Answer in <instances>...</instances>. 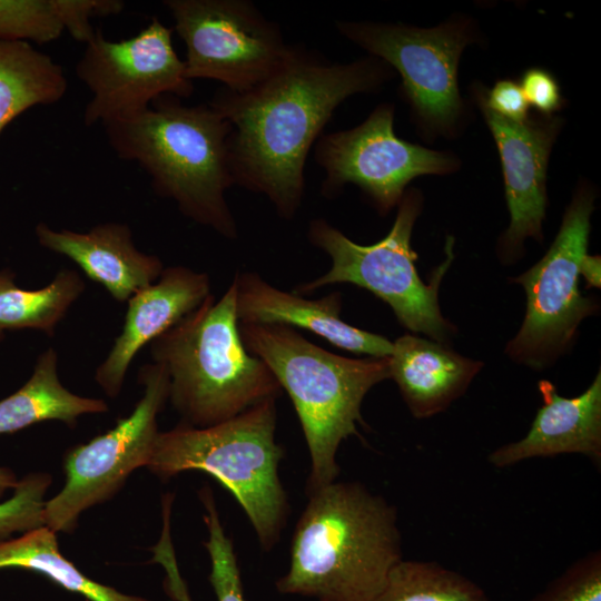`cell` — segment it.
Returning a JSON list of instances; mask_svg holds the SVG:
<instances>
[{"label": "cell", "mask_w": 601, "mask_h": 601, "mask_svg": "<svg viewBox=\"0 0 601 601\" xmlns=\"http://www.w3.org/2000/svg\"><path fill=\"white\" fill-rule=\"evenodd\" d=\"M276 590L316 601H375L401 561L396 509L358 482L308 493Z\"/></svg>", "instance_id": "2"}, {"label": "cell", "mask_w": 601, "mask_h": 601, "mask_svg": "<svg viewBox=\"0 0 601 601\" xmlns=\"http://www.w3.org/2000/svg\"><path fill=\"white\" fill-rule=\"evenodd\" d=\"M276 421V398H267L216 425L180 423L159 432L147 467L162 480L187 471L210 474L234 495L268 552L288 514L278 475L284 450L275 439Z\"/></svg>", "instance_id": "6"}, {"label": "cell", "mask_w": 601, "mask_h": 601, "mask_svg": "<svg viewBox=\"0 0 601 601\" xmlns=\"http://www.w3.org/2000/svg\"><path fill=\"white\" fill-rule=\"evenodd\" d=\"M580 275L583 276L587 287H600L601 257L599 255H585L581 262Z\"/></svg>", "instance_id": "32"}, {"label": "cell", "mask_w": 601, "mask_h": 601, "mask_svg": "<svg viewBox=\"0 0 601 601\" xmlns=\"http://www.w3.org/2000/svg\"><path fill=\"white\" fill-rule=\"evenodd\" d=\"M57 367L58 355L50 347L39 355L26 384L0 401V435L50 420L75 427L79 416L108 411L105 401L79 396L67 390L59 380Z\"/></svg>", "instance_id": "21"}, {"label": "cell", "mask_w": 601, "mask_h": 601, "mask_svg": "<svg viewBox=\"0 0 601 601\" xmlns=\"http://www.w3.org/2000/svg\"><path fill=\"white\" fill-rule=\"evenodd\" d=\"M198 495L205 509L204 522L208 530V540L204 543L210 559L208 580L216 599L217 601H247L234 544L221 524L213 491L205 485L199 490Z\"/></svg>", "instance_id": "26"}, {"label": "cell", "mask_w": 601, "mask_h": 601, "mask_svg": "<svg viewBox=\"0 0 601 601\" xmlns=\"http://www.w3.org/2000/svg\"><path fill=\"white\" fill-rule=\"evenodd\" d=\"M475 93L486 108L508 120L522 122L530 117V106L523 91L520 85L511 79L499 80L486 91L482 86H477Z\"/></svg>", "instance_id": "29"}, {"label": "cell", "mask_w": 601, "mask_h": 601, "mask_svg": "<svg viewBox=\"0 0 601 601\" xmlns=\"http://www.w3.org/2000/svg\"><path fill=\"white\" fill-rule=\"evenodd\" d=\"M152 562L160 564L166 573L164 589L167 594L175 601H193L179 572L173 541L168 538L160 539L152 548Z\"/></svg>", "instance_id": "31"}, {"label": "cell", "mask_w": 601, "mask_h": 601, "mask_svg": "<svg viewBox=\"0 0 601 601\" xmlns=\"http://www.w3.org/2000/svg\"><path fill=\"white\" fill-rule=\"evenodd\" d=\"M388 359L390 378L416 418L445 411L464 394L483 365L442 343L408 334L393 343Z\"/></svg>", "instance_id": "19"}, {"label": "cell", "mask_w": 601, "mask_h": 601, "mask_svg": "<svg viewBox=\"0 0 601 601\" xmlns=\"http://www.w3.org/2000/svg\"><path fill=\"white\" fill-rule=\"evenodd\" d=\"M19 480L11 469L0 466V497L3 496L7 491L11 489L14 490Z\"/></svg>", "instance_id": "33"}, {"label": "cell", "mask_w": 601, "mask_h": 601, "mask_svg": "<svg viewBox=\"0 0 601 601\" xmlns=\"http://www.w3.org/2000/svg\"><path fill=\"white\" fill-rule=\"evenodd\" d=\"M375 601H490L467 577L434 561L401 560Z\"/></svg>", "instance_id": "25"}, {"label": "cell", "mask_w": 601, "mask_h": 601, "mask_svg": "<svg viewBox=\"0 0 601 601\" xmlns=\"http://www.w3.org/2000/svg\"><path fill=\"white\" fill-rule=\"evenodd\" d=\"M422 207V193L416 188L406 189L391 230L372 245L354 243L324 218L312 219L307 228L308 242L329 256L332 266L324 275L296 286L294 293L303 296L333 284L356 285L388 304L403 327L444 344L454 327L441 314L439 287L453 259L454 240L447 238V258L425 284L415 267L417 254L411 245Z\"/></svg>", "instance_id": "7"}, {"label": "cell", "mask_w": 601, "mask_h": 601, "mask_svg": "<svg viewBox=\"0 0 601 601\" xmlns=\"http://www.w3.org/2000/svg\"><path fill=\"white\" fill-rule=\"evenodd\" d=\"M238 327L246 349L267 365L294 404L311 459L307 493L336 481L338 447L359 435L363 400L390 378L388 356H341L284 325L239 322Z\"/></svg>", "instance_id": "4"}, {"label": "cell", "mask_w": 601, "mask_h": 601, "mask_svg": "<svg viewBox=\"0 0 601 601\" xmlns=\"http://www.w3.org/2000/svg\"><path fill=\"white\" fill-rule=\"evenodd\" d=\"M67 88L51 57L28 42L0 40V132L27 109L58 102Z\"/></svg>", "instance_id": "22"}, {"label": "cell", "mask_w": 601, "mask_h": 601, "mask_svg": "<svg viewBox=\"0 0 601 601\" xmlns=\"http://www.w3.org/2000/svg\"><path fill=\"white\" fill-rule=\"evenodd\" d=\"M36 236L42 247L70 258L120 303L155 283L164 270L157 256L137 249L126 224L105 223L79 233L39 223Z\"/></svg>", "instance_id": "18"}, {"label": "cell", "mask_w": 601, "mask_h": 601, "mask_svg": "<svg viewBox=\"0 0 601 601\" xmlns=\"http://www.w3.org/2000/svg\"><path fill=\"white\" fill-rule=\"evenodd\" d=\"M174 29L157 17L135 37L112 41L96 30L76 66L92 98L86 126H104L140 115L164 95L188 98L194 92L183 59L173 46Z\"/></svg>", "instance_id": "13"}, {"label": "cell", "mask_w": 601, "mask_h": 601, "mask_svg": "<svg viewBox=\"0 0 601 601\" xmlns=\"http://www.w3.org/2000/svg\"><path fill=\"white\" fill-rule=\"evenodd\" d=\"M10 270H0V337L7 331L37 329L52 336L56 326L86 288L73 269H61L47 286L23 289Z\"/></svg>", "instance_id": "24"}, {"label": "cell", "mask_w": 601, "mask_h": 601, "mask_svg": "<svg viewBox=\"0 0 601 601\" xmlns=\"http://www.w3.org/2000/svg\"><path fill=\"white\" fill-rule=\"evenodd\" d=\"M394 114V105L383 102L356 127L317 139L314 160L325 175L321 186L324 197L333 198L352 184L385 215L398 205L413 179L447 175L459 168L454 155L397 137Z\"/></svg>", "instance_id": "12"}, {"label": "cell", "mask_w": 601, "mask_h": 601, "mask_svg": "<svg viewBox=\"0 0 601 601\" xmlns=\"http://www.w3.org/2000/svg\"><path fill=\"white\" fill-rule=\"evenodd\" d=\"M394 75L373 56L337 62L294 43L256 86L218 89L208 104L231 125L235 185L265 196L280 218L293 219L305 195L307 156L336 108L354 95L380 90Z\"/></svg>", "instance_id": "1"}, {"label": "cell", "mask_w": 601, "mask_h": 601, "mask_svg": "<svg viewBox=\"0 0 601 601\" xmlns=\"http://www.w3.org/2000/svg\"><path fill=\"white\" fill-rule=\"evenodd\" d=\"M335 27L368 56L398 72L401 92L421 131L430 137L456 134L465 116L459 62L476 35L471 19L453 17L433 28L348 20H337Z\"/></svg>", "instance_id": "8"}, {"label": "cell", "mask_w": 601, "mask_h": 601, "mask_svg": "<svg viewBox=\"0 0 601 601\" xmlns=\"http://www.w3.org/2000/svg\"><path fill=\"white\" fill-rule=\"evenodd\" d=\"M238 325L233 282L219 299L210 294L150 343L154 363L168 373L169 401L183 423L216 425L280 395L267 365L246 349Z\"/></svg>", "instance_id": "5"}, {"label": "cell", "mask_w": 601, "mask_h": 601, "mask_svg": "<svg viewBox=\"0 0 601 601\" xmlns=\"http://www.w3.org/2000/svg\"><path fill=\"white\" fill-rule=\"evenodd\" d=\"M529 104L541 116H553L561 109L563 98L560 86L548 70L533 67L522 75L519 83Z\"/></svg>", "instance_id": "30"}, {"label": "cell", "mask_w": 601, "mask_h": 601, "mask_svg": "<svg viewBox=\"0 0 601 601\" xmlns=\"http://www.w3.org/2000/svg\"><path fill=\"white\" fill-rule=\"evenodd\" d=\"M476 100L500 154L510 225L500 237L497 248L501 258L510 262L521 255L525 239L540 242L543 238L546 170L562 119L538 115L514 122Z\"/></svg>", "instance_id": "14"}, {"label": "cell", "mask_w": 601, "mask_h": 601, "mask_svg": "<svg viewBox=\"0 0 601 601\" xmlns=\"http://www.w3.org/2000/svg\"><path fill=\"white\" fill-rule=\"evenodd\" d=\"M138 380L144 395L132 412L66 455L65 485L45 504V524L56 533L73 532L83 511L112 497L136 469L147 467L159 434L157 417L169 400V376L152 362Z\"/></svg>", "instance_id": "11"}, {"label": "cell", "mask_w": 601, "mask_h": 601, "mask_svg": "<svg viewBox=\"0 0 601 601\" xmlns=\"http://www.w3.org/2000/svg\"><path fill=\"white\" fill-rule=\"evenodd\" d=\"M105 129L117 156L138 162L157 195L173 199L184 216L220 236L238 237L225 197L235 186L231 125L209 104L186 106L180 98L164 95L140 115Z\"/></svg>", "instance_id": "3"}, {"label": "cell", "mask_w": 601, "mask_h": 601, "mask_svg": "<svg viewBox=\"0 0 601 601\" xmlns=\"http://www.w3.org/2000/svg\"><path fill=\"white\" fill-rule=\"evenodd\" d=\"M210 294L208 275L185 266L164 268L155 283L136 292L128 299L120 334L96 370L95 378L102 391L116 397L137 353L199 307Z\"/></svg>", "instance_id": "15"}, {"label": "cell", "mask_w": 601, "mask_h": 601, "mask_svg": "<svg viewBox=\"0 0 601 601\" xmlns=\"http://www.w3.org/2000/svg\"><path fill=\"white\" fill-rule=\"evenodd\" d=\"M9 568L41 573L90 601H150L125 594L85 575L60 553L56 532L46 525L27 531L19 538L0 541V570Z\"/></svg>", "instance_id": "23"}, {"label": "cell", "mask_w": 601, "mask_h": 601, "mask_svg": "<svg viewBox=\"0 0 601 601\" xmlns=\"http://www.w3.org/2000/svg\"><path fill=\"white\" fill-rule=\"evenodd\" d=\"M542 405L528 433L489 454L491 465L503 469L533 457L582 454L601 465V372L575 397L558 394L555 386L540 381Z\"/></svg>", "instance_id": "17"}, {"label": "cell", "mask_w": 601, "mask_h": 601, "mask_svg": "<svg viewBox=\"0 0 601 601\" xmlns=\"http://www.w3.org/2000/svg\"><path fill=\"white\" fill-rule=\"evenodd\" d=\"M174 29L186 47L189 80L219 81L245 91L266 79L285 59L280 27L249 0H166Z\"/></svg>", "instance_id": "10"}, {"label": "cell", "mask_w": 601, "mask_h": 601, "mask_svg": "<svg viewBox=\"0 0 601 601\" xmlns=\"http://www.w3.org/2000/svg\"><path fill=\"white\" fill-rule=\"evenodd\" d=\"M51 481L46 472H32L19 480L13 495L0 503V541L46 525L45 495Z\"/></svg>", "instance_id": "27"}, {"label": "cell", "mask_w": 601, "mask_h": 601, "mask_svg": "<svg viewBox=\"0 0 601 601\" xmlns=\"http://www.w3.org/2000/svg\"><path fill=\"white\" fill-rule=\"evenodd\" d=\"M119 0H0V40L48 43L63 31L85 45L96 35L95 17L117 14Z\"/></svg>", "instance_id": "20"}, {"label": "cell", "mask_w": 601, "mask_h": 601, "mask_svg": "<svg viewBox=\"0 0 601 601\" xmlns=\"http://www.w3.org/2000/svg\"><path fill=\"white\" fill-rule=\"evenodd\" d=\"M530 601H601V552L575 560Z\"/></svg>", "instance_id": "28"}, {"label": "cell", "mask_w": 601, "mask_h": 601, "mask_svg": "<svg viewBox=\"0 0 601 601\" xmlns=\"http://www.w3.org/2000/svg\"><path fill=\"white\" fill-rule=\"evenodd\" d=\"M233 282L237 318L242 323L299 327L341 349L370 357L392 354L393 343L386 337L357 328L341 318V293L307 299L294 292L278 289L253 272L237 273Z\"/></svg>", "instance_id": "16"}, {"label": "cell", "mask_w": 601, "mask_h": 601, "mask_svg": "<svg viewBox=\"0 0 601 601\" xmlns=\"http://www.w3.org/2000/svg\"><path fill=\"white\" fill-rule=\"evenodd\" d=\"M594 198L593 189L580 184L549 250L514 278L526 295L524 321L505 349L516 363L535 370L546 367L569 348L582 319L598 309L579 288Z\"/></svg>", "instance_id": "9"}]
</instances>
